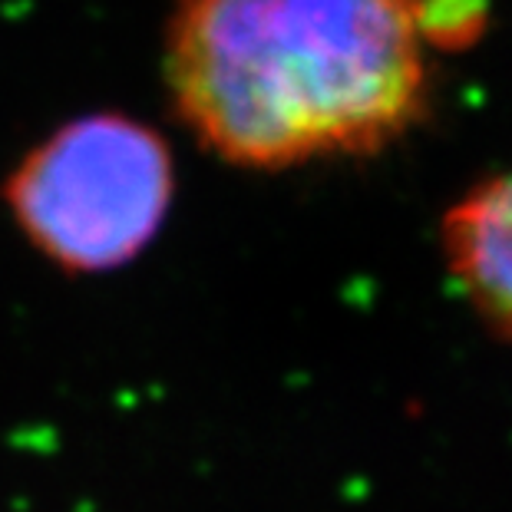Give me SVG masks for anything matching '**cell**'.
<instances>
[{
    "label": "cell",
    "instance_id": "2",
    "mask_svg": "<svg viewBox=\"0 0 512 512\" xmlns=\"http://www.w3.org/2000/svg\"><path fill=\"white\" fill-rule=\"evenodd\" d=\"M0 199L40 258L67 275H106L159 238L176 202V159L143 119L86 113L27 149Z\"/></svg>",
    "mask_w": 512,
    "mask_h": 512
},
{
    "label": "cell",
    "instance_id": "3",
    "mask_svg": "<svg viewBox=\"0 0 512 512\" xmlns=\"http://www.w3.org/2000/svg\"><path fill=\"white\" fill-rule=\"evenodd\" d=\"M443 252L466 301L512 337V169L476 185L446 215Z\"/></svg>",
    "mask_w": 512,
    "mask_h": 512
},
{
    "label": "cell",
    "instance_id": "1",
    "mask_svg": "<svg viewBox=\"0 0 512 512\" xmlns=\"http://www.w3.org/2000/svg\"><path fill=\"white\" fill-rule=\"evenodd\" d=\"M433 37L423 0H179L162 73L205 152L275 172L407 133Z\"/></svg>",
    "mask_w": 512,
    "mask_h": 512
}]
</instances>
